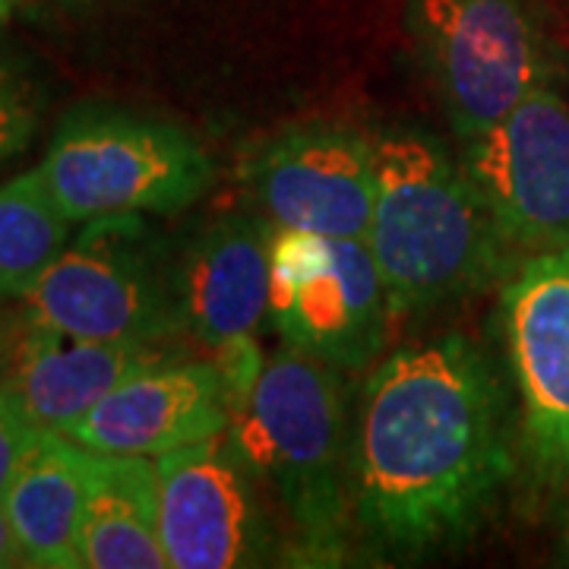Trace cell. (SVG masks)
I'll list each match as a JSON object with an SVG mask.
<instances>
[{
  "label": "cell",
  "mask_w": 569,
  "mask_h": 569,
  "mask_svg": "<svg viewBox=\"0 0 569 569\" xmlns=\"http://www.w3.org/2000/svg\"><path fill=\"white\" fill-rule=\"evenodd\" d=\"M389 298L365 238L272 231L269 323L295 351L361 370L383 348Z\"/></svg>",
  "instance_id": "7"
},
{
  "label": "cell",
  "mask_w": 569,
  "mask_h": 569,
  "mask_svg": "<svg viewBox=\"0 0 569 569\" xmlns=\"http://www.w3.org/2000/svg\"><path fill=\"white\" fill-rule=\"evenodd\" d=\"M92 449L61 430H39L7 488L3 509L26 563L36 569H80V531L89 493Z\"/></svg>",
  "instance_id": "15"
},
{
  "label": "cell",
  "mask_w": 569,
  "mask_h": 569,
  "mask_svg": "<svg viewBox=\"0 0 569 569\" xmlns=\"http://www.w3.org/2000/svg\"><path fill=\"white\" fill-rule=\"evenodd\" d=\"M36 102L17 70L0 61V168L13 162L32 140L36 130Z\"/></svg>",
  "instance_id": "18"
},
{
  "label": "cell",
  "mask_w": 569,
  "mask_h": 569,
  "mask_svg": "<svg viewBox=\"0 0 569 569\" xmlns=\"http://www.w3.org/2000/svg\"><path fill=\"white\" fill-rule=\"evenodd\" d=\"M168 361L162 342H96L29 323L7 383L20 392L41 430L67 433L108 392Z\"/></svg>",
  "instance_id": "14"
},
{
  "label": "cell",
  "mask_w": 569,
  "mask_h": 569,
  "mask_svg": "<svg viewBox=\"0 0 569 569\" xmlns=\"http://www.w3.org/2000/svg\"><path fill=\"white\" fill-rule=\"evenodd\" d=\"M244 181L276 231L365 238L377 197L373 142L332 123L291 127L260 146Z\"/></svg>",
  "instance_id": "9"
},
{
  "label": "cell",
  "mask_w": 569,
  "mask_h": 569,
  "mask_svg": "<svg viewBox=\"0 0 569 569\" xmlns=\"http://www.w3.org/2000/svg\"><path fill=\"white\" fill-rule=\"evenodd\" d=\"M36 168L73 224L181 212L216 174L209 152L183 127L114 108L70 111Z\"/></svg>",
  "instance_id": "4"
},
{
  "label": "cell",
  "mask_w": 569,
  "mask_h": 569,
  "mask_svg": "<svg viewBox=\"0 0 569 569\" xmlns=\"http://www.w3.org/2000/svg\"><path fill=\"white\" fill-rule=\"evenodd\" d=\"M503 329L522 440L541 478L569 475V250L531 253L503 284Z\"/></svg>",
  "instance_id": "10"
},
{
  "label": "cell",
  "mask_w": 569,
  "mask_h": 569,
  "mask_svg": "<svg viewBox=\"0 0 569 569\" xmlns=\"http://www.w3.org/2000/svg\"><path fill=\"white\" fill-rule=\"evenodd\" d=\"M563 548H567V560H569V522H567V535H563Z\"/></svg>",
  "instance_id": "23"
},
{
  "label": "cell",
  "mask_w": 569,
  "mask_h": 569,
  "mask_svg": "<svg viewBox=\"0 0 569 569\" xmlns=\"http://www.w3.org/2000/svg\"><path fill=\"white\" fill-rule=\"evenodd\" d=\"M373 171L365 241L396 317L425 313L507 276L512 247L466 162L418 133H387L373 140Z\"/></svg>",
  "instance_id": "2"
},
{
  "label": "cell",
  "mask_w": 569,
  "mask_h": 569,
  "mask_svg": "<svg viewBox=\"0 0 569 569\" xmlns=\"http://www.w3.org/2000/svg\"><path fill=\"white\" fill-rule=\"evenodd\" d=\"M228 425L231 396L219 365L168 361L108 392L67 433L92 452L156 459L216 437Z\"/></svg>",
  "instance_id": "12"
},
{
  "label": "cell",
  "mask_w": 569,
  "mask_h": 569,
  "mask_svg": "<svg viewBox=\"0 0 569 569\" xmlns=\"http://www.w3.org/2000/svg\"><path fill=\"white\" fill-rule=\"evenodd\" d=\"M32 326L96 342H162L183 329L178 279L142 216H102L20 298Z\"/></svg>",
  "instance_id": "5"
},
{
  "label": "cell",
  "mask_w": 569,
  "mask_h": 569,
  "mask_svg": "<svg viewBox=\"0 0 569 569\" xmlns=\"http://www.w3.org/2000/svg\"><path fill=\"white\" fill-rule=\"evenodd\" d=\"M466 168L509 247L569 250V104L550 86L468 140Z\"/></svg>",
  "instance_id": "8"
},
{
  "label": "cell",
  "mask_w": 569,
  "mask_h": 569,
  "mask_svg": "<svg viewBox=\"0 0 569 569\" xmlns=\"http://www.w3.org/2000/svg\"><path fill=\"white\" fill-rule=\"evenodd\" d=\"M272 224L247 216H228L206 228L187 247L174 269L181 323L206 348L253 339L269 317V250Z\"/></svg>",
  "instance_id": "13"
},
{
  "label": "cell",
  "mask_w": 569,
  "mask_h": 569,
  "mask_svg": "<svg viewBox=\"0 0 569 569\" xmlns=\"http://www.w3.org/2000/svg\"><path fill=\"white\" fill-rule=\"evenodd\" d=\"M408 29L466 142L550 86V54L526 0H411Z\"/></svg>",
  "instance_id": "6"
},
{
  "label": "cell",
  "mask_w": 569,
  "mask_h": 569,
  "mask_svg": "<svg viewBox=\"0 0 569 569\" xmlns=\"http://www.w3.org/2000/svg\"><path fill=\"white\" fill-rule=\"evenodd\" d=\"M20 3L22 0H0V17H10Z\"/></svg>",
  "instance_id": "22"
},
{
  "label": "cell",
  "mask_w": 569,
  "mask_h": 569,
  "mask_svg": "<svg viewBox=\"0 0 569 569\" xmlns=\"http://www.w3.org/2000/svg\"><path fill=\"white\" fill-rule=\"evenodd\" d=\"M7 301H0V383H7L17 351L22 346V336L29 329V320L22 313V307H3Z\"/></svg>",
  "instance_id": "20"
},
{
  "label": "cell",
  "mask_w": 569,
  "mask_h": 569,
  "mask_svg": "<svg viewBox=\"0 0 569 569\" xmlns=\"http://www.w3.org/2000/svg\"><path fill=\"white\" fill-rule=\"evenodd\" d=\"M80 553L86 569H168L156 459L92 452Z\"/></svg>",
  "instance_id": "16"
},
{
  "label": "cell",
  "mask_w": 569,
  "mask_h": 569,
  "mask_svg": "<svg viewBox=\"0 0 569 569\" xmlns=\"http://www.w3.org/2000/svg\"><path fill=\"white\" fill-rule=\"evenodd\" d=\"M503 392L466 336L399 348L361 392L351 507L389 550L418 553L475 529L507 481Z\"/></svg>",
  "instance_id": "1"
},
{
  "label": "cell",
  "mask_w": 569,
  "mask_h": 569,
  "mask_svg": "<svg viewBox=\"0 0 569 569\" xmlns=\"http://www.w3.org/2000/svg\"><path fill=\"white\" fill-rule=\"evenodd\" d=\"M70 228L39 168L0 183V301H20L70 244Z\"/></svg>",
  "instance_id": "17"
},
{
  "label": "cell",
  "mask_w": 569,
  "mask_h": 569,
  "mask_svg": "<svg viewBox=\"0 0 569 569\" xmlns=\"http://www.w3.org/2000/svg\"><path fill=\"white\" fill-rule=\"evenodd\" d=\"M10 567H29V563H26V553H22L20 541H17V531L10 526V516L0 503V569Z\"/></svg>",
  "instance_id": "21"
},
{
  "label": "cell",
  "mask_w": 569,
  "mask_h": 569,
  "mask_svg": "<svg viewBox=\"0 0 569 569\" xmlns=\"http://www.w3.org/2000/svg\"><path fill=\"white\" fill-rule=\"evenodd\" d=\"M156 478L168 569H238L263 560L269 535L253 475L228 430L156 456Z\"/></svg>",
  "instance_id": "11"
},
{
  "label": "cell",
  "mask_w": 569,
  "mask_h": 569,
  "mask_svg": "<svg viewBox=\"0 0 569 569\" xmlns=\"http://www.w3.org/2000/svg\"><path fill=\"white\" fill-rule=\"evenodd\" d=\"M39 430L41 427L29 415L20 392L10 383H0V503L7 497V488L20 468L26 449L39 437Z\"/></svg>",
  "instance_id": "19"
},
{
  "label": "cell",
  "mask_w": 569,
  "mask_h": 569,
  "mask_svg": "<svg viewBox=\"0 0 569 569\" xmlns=\"http://www.w3.org/2000/svg\"><path fill=\"white\" fill-rule=\"evenodd\" d=\"M231 447L282 500L305 563H339L348 541L351 452L336 367L284 348L231 408Z\"/></svg>",
  "instance_id": "3"
}]
</instances>
